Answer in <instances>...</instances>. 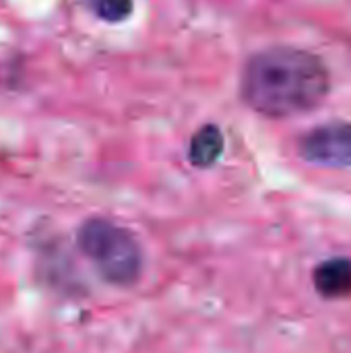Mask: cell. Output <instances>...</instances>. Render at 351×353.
I'll return each instance as SVG.
<instances>
[{"label":"cell","mask_w":351,"mask_h":353,"mask_svg":"<svg viewBox=\"0 0 351 353\" xmlns=\"http://www.w3.org/2000/svg\"><path fill=\"white\" fill-rule=\"evenodd\" d=\"M329 91L331 72L325 60L292 46H273L250 56L240 81L242 101L267 118L312 112Z\"/></svg>","instance_id":"cell-1"},{"label":"cell","mask_w":351,"mask_h":353,"mask_svg":"<svg viewBox=\"0 0 351 353\" xmlns=\"http://www.w3.org/2000/svg\"><path fill=\"white\" fill-rule=\"evenodd\" d=\"M77 246L108 283L130 288L141 279L143 250L126 228L103 217H91L81 223Z\"/></svg>","instance_id":"cell-2"},{"label":"cell","mask_w":351,"mask_h":353,"mask_svg":"<svg viewBox=\"0 0 351 353\" xmlns=\"http://www.w3.org/2000/svg\"><path fill=\"white\" fill-rule=\"evenodd\" d=\"M298 153L317 165L351 168V122H327L312 128L300 139Z\"/></svg>","instance_id":"cell-3"},{"label":"cell","mask_w":351,"mask_h":353,"mask_svg":"<svg viewBox=\"0 0 351 353\" xmlns=\"http://www.w3.org/2000/svg\"><path fill=\"white\" fill-rule=\"evenodd\" d=\"M314 288L327 300L351 296V259L335 256L314 269Z\"/></svg>","instance_id":"cell-4"},{"label":"cell","mask_w":351,"mask_h":353,"mask_svg":"<svg viewBox=\"0 0 351 353\" xmlns=\"http://www.w3.org/2000/svg\"><path fill=\"white\" fill-rule=\"evenodd\" d=\"M223 147H225V141H223L221 128L215 124H205L203 128L194 132L190 141L188 159L194 168H211L221 157Z\"/></svg>","instance_id":"cell-5"},{"label":"cell","mask_w":351,"mask_h":353,"mask_svg":"<svg viewBox=\"0 0 351 353\" xmlns=\"http://www.w3.org/2000/svg\"><path fill=\"white\" fill-rule=\"evenodd\" d=\"M91 12L106 23H122L132 14V0H85Z\"/></svg>","instance_id":"cell-6"}]
</instances>
